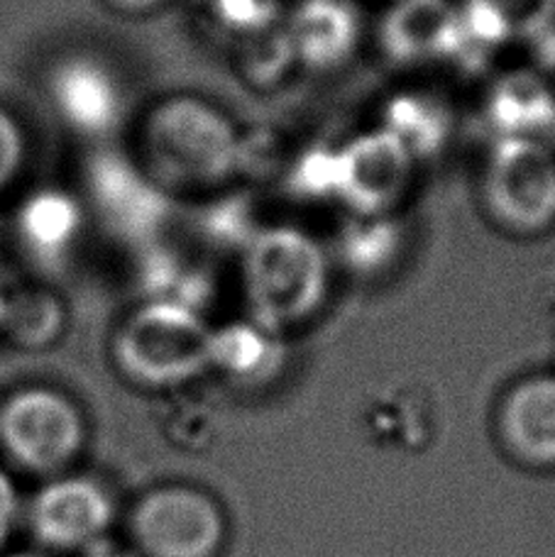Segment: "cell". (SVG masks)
Segmentation results:
<instances>
[{"instance_id": "cell-16", "label": "cell", "mask_w": 555, "mask_h": 557, "mask_svg": "<svg viewBox=\"0 0 555 557\" xmlns=\"http://www.w3.org/2000/svg\"><path fill=\"white\" fill-rule=\"evenodd\" d=\"M286 362L282 333L260 323H235L225 331H213L211 367L243 384H262L274 380Z\"/></svg>"}, {"instance_id": "cell-17", "label": "cell", "mask_w": 555, "mask_h": 557, "mask_svg": "<svg viewBox=\"0 0 555 557\" xmlns=\"http://www.w3.org/2000/svg\"><path fill=\"white\" fill-rule=\"evenodd\" d=\"M406 247L404 225L396 221L394 213L386 215H355L338 231V252L341 264L350 274L360 278H377L399 262Z\"/></svg>"}, {"instance_id": "cell-10", "label": "cell", "mask_w": 555, "mask_h": 557, "mask_svg": "<svg viewBox=\"0 0 555 557\" xmlns=\"http://www.w3.org/2000/svg\"><path fill=\"white\" fill-rule=\"evenodd\" d=\"M377 45L394 66L451 64L458 47V5L451 0H396L377 27Z\"/></svg>"}, {"instance_id": "cell-24", "label": "cell", "mask_w": 555, "mask_h": 557, "mask_svg": "<svg viewBox=\"0 0 555 557\" xmlns=\"http://www.w3.org/2000/svg\"><path fill=\"white\" fill-rule=\"evenodd\" d=\"M533 59H536V69L543 74L555 72V10L548 20V25L529 42Z\"/></svg>"}, {"instance_id": "cell-19", "label": "cell", "mask_w": 555, "mask_h": 557, "mask_svg": "<svg viewBox=\"0 0 555 557\" xmlns=\"http://www.w3.org/2000/svg\"><path fill=\"white\" fill-rule=\"evenodd\" d=\"M62 325V308L47 294H23L8 301L3 327L20 345H47Z\"/></svg>"}, {"instance_id": "cell-14", "label": "cell", "mask_w": 555, "mask_h": 557, "mask_svg": "<svg viewBox=\"0 0 555 557\" xmlns=\"http://www.w3.org/2000/svg\"><path fill=\"white\" fill-rule=\"evenodd\" d=\"M502 435L529 462H555V374L519 382L499 411Z\"/></svg>"}, {"instance_id": "cell-8", "label": "cell", "mask_w": 555, "mask_h": 557, "mask_svg": "<svg viewBox=\"0 0 555 557\" xmlns=\"http://www.w3.org/2000/svg\"><path fill=\"white\" fill-rule=\"evenodd\" d=\"M35 541L52 550H82L113 523V499L86 476H62L35 494L27 511Z\"/></svg>"}, {"instance_id": "cell-15", "label": "cell", "mask_w": 555, "mask_h": 557, "mask_svg": "<svg viewBox=\"0 0 555 557\" xmlns=\"http://www.w3.org/2000/svg\"><path fill=\"white\" fill-rule=\"evenodd\" d=\"M380 127L399 139L419 164L445 152L455 133V115L441 96L431 91H402L384 103Z\"/></svg>"}, {"instance_id": "cell-7", "label": "cell", "mask_w": 555, "mask_h": 557, "mask_svg": "<svg viewBox=\"0 0 555 557\" xmlns=\"http://www.w3.org/2000/svg\"><path fill=\"white\" fill-rule=\"evenodd\" d=\"M416 159L384 127L335 147V201L355 215L394 213L411 188Z\"/></svg>"}, {"instance_id": "cell-28", "label": "cell", "mask_w": 555, "mask_h": 557, "mask_svg": "<svg viewBox=\"0 0 555 557\" xmlns=\"http://www.w3.org/2000/svg\"><path fill=\"white\" fill-rule=\"evenodd\" d=\"M10 557H45V555H37V553H17V555H10Z\"/></svg>"}, {"instance_id": "cell-26", "label": "cell", "mask_w": 555, "mask_h": 557, "mask_svg": "<svg viewBox=\"0 0 555 557\" xmlns=\"http://www.w3.org/2000/svg\"><path fill=\"white\" fill-rule=\"evenodd\" d=\"M108 3L123 10V13H150V10L160 8L164 0H108Z\"/></svg>"}, {"instance_id": "cell-4", "label": "cell", "mask_w": 555, "mask_h": 557, "mask_svg": "<svg viewBox=\"0 0 555 557\" xmlns=\"http://www.w3.org/2000/svg\"><path fill=\"white\" fill-rule=\"evenodd\" d=\"M482 203L504 233L536 237L555 227V152L546 139H494L482 166Z\"/></svg>"}, {"instance_id": "cell-22", "label": "cell", "mask_w": 555, "mask_h": 557, "mask_svg": "<svg viewBox=\"0 0 555 557\" xmlns=\"http://www.w3.org/2000/svg\"><path fill=\"white\" fill-rule=\"evenodd\" d=\"M215 10L223 25L247 37L276 27L282 15L280 0H215Z\"/></svg>"}, {"instance_id": "cell-9", "label": "cell", "mask_w": 555, "mask_h": 557, "mask_svg": "<svg viewBox=\"0 0 555 557\" xmlns=\"http://www.w3.org/2000/svg\"><path fill=\"white\" fill-rule=\"evenodd\" d=\"M555 10V0H462L453 66L480 72L502 47L529 45Z\"/></svg>"}, {"instance_id": "cell-23", "label": "cell", "mask_w": 555, "mask_h": 557, "mask_svg": "<svg viewBox=\"0 0 555 557\" xmlns=\"http://www.w3.org/2000/svg\"><path fill=\"white\" fill-rule=\"evenodd\" d=\"M25 164V135L23 127L0 108V194L15 182L20 169Z\"/></svg>"}, {"instance_id": "cell-11", "label": "cell", "mask_w": 555, "mask_h": 557, "mask_svg": "<svg viewBox=\"0 0 555 557\" xmlns=\"http://www.w3.org/2000/svg\"><path fill=\"white\" fill-rule=\"evenodd\" d=\"M296 64L335 72L362 42V15L353 0H301L284 23Z\"/></svg>"}, {"instance_id": "cell-18", "label": "cell", "mask_w": 555, "mask_h": 557, "mask_svg": "<svg viewBox=\"0 0 555 557\" xmlns=\"http://www.w3.org/2000/svg\"><path fill=\"white\" fill-rule=\"evenodd\" d=\"M76 225V208L64 196H37L23 211V233L27 243L42 252L62 250L64 245L72 243Z\"/></svg>"}, {"instance_id": "cell-12", "label": "cell", "mask_w": 555, "mask_h": 557, "mask_svg": "<svg viewBox=\"0 0 555 557\" xmlns=\"http://www.w3.org/2000/svg\"><path fill=\"white\" fill-rule=\"evenodd\" d=\"M49 94L59 117L84 135H106L121 121L123 88L98 59H64L49 78Z\"/></svg>"}, {"instance_id": "cell-25", "label": "cell", "mask_w": 555, "mask_h": 557, "mask_svg": "<svg viewBox=\"0 0 555 557\" xmlns=\"http://www.w3.org/2000/svg\"><path fill=\"white\" fill-rule=\"evenodd\" d=\"M17 519V494L13 482L8 480L5 472L0 470V548H3L13 523Z\"/></svg>"}, {"instance_id": "cell-6", "label": "cell", "mask_w": 555, "mask_h": 557, "mask_svg": "<svg viewBox=\"0 0 555 557\" xmlns=\"http://www.w3.org/2000/svg\"><path fill=\"white\" fill-rule=\"evenodd\" d=\"M223 513L188 486L145 494L131 513V535L145 557H213L223 543Z\"/></svg>"}, {"instance_id": "cell-21", "label": "cell", "mask_w": 555, "mask_h": 557, "mask_svg": "<svg viewBox=\"0 0 555 557\" xmlns=\"http://www.w3.org/2000/svg\"><path fill=\"white\" fill-rule=\"evenodd\" d=\"M250 39V57L245 62L247 74L257 86L282 84L286 74L296 66L294 49L284 25L264 29V33H257Z\"/></svg>"}, {"instance_id": "cell-3", "label": "cell", "mask_w": 555, "mask_h": 557, "mask_svg": "<svg viewBox=\"0 0 555 557\" xmlns=\"http://www.w3.org/2000/svg\"><path fill=\"white\" fill-rule=\"evenodd\" d=\"M113 352L127 380L174 386L211 367L213 331L188 304L160 298L125 318Z\"/></svg>"}, {"instance_id": "cell-2", "label": "cell", "mask_w": 555, "mask_h": 557, "mask_svg": "<svg viewBox=\"0 0 555 557\" xmlns=\"http://www.w3.org/2000/svg\"><path fill=\"white\" fill-rule=\"evenodd\" d=\"M243 284L252 321L284 333L323 308L331 292V260L301 227L267 225L245 245Z\"/></svg>"}, {"instance_id": "cell-1", "label": "cell", "mask_w": 555, "mask_h": 557, "mask_svg": "<svg viewBox=\"0 0 555 557\" xmlns=\"http://www.w3.org/2000/svg\"><path fill=\"white\" fill-rule=\"evenodd\" d=\"M143 154L162 188L201 191L243 172L245 137L221 108L196 96H174L147 115Z\"/></svg>"}, {"instance_id": "cell-27", "label": "cell", "mask_w": 555, "mask_h": 557, "mask_svg": "<svg viewBox=\"0 0 555 557\" xmlns=\"http://www.w3.org/2000/svg\"><path fill=\"white\" fill-rule=\"evenodd\" d=\"M5 306H8V298L0 294V327H3V321H5Z\"/></svg>"}, {"instance_id": "cell-20", "label": "cell", "mask_w": 555, "mask_h": 557, "mask_svg": "<svg viewBox=\"0 0 555 557\" xmlns=\"http://www.w3.org/2000/svg\"><path fill=\"white\" fill-rule=\"evenodd\" d=\"M286 188L299 201H335V149L309 147L296 159L286 176Z\"/></svg>"}, {"instance_id": "cell-5", "label": "cell", "mask_w": 555, "mask_h": 557, "mask_svg": "<svg viewBox=\"0 0 555 557\" xmlns=\"http://www.w3.org/2000/svg\"><path fill=\"white\" fill-rule=\"evenodd\" d=\"M84 418L54 389H23L0 406V445L29 472L52 474L74 462L84 447Z\"/></svg>"}, {"instance_id": "cell-13", "label": "cell", "mask_w": 555, "mask_h": 557, "mask_svg": "<svg viewBox=\"0 0 555 557\" xmlns=\"http://www.w3.org/2000/svg\"><path fill=\"white\" fill-rule=\"evenodd\" d=\"M484 117L494 139H543L555 133V86L541 69H511L490 86Z\"/></svg>"}]
</instances>
